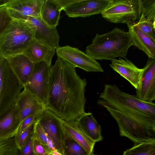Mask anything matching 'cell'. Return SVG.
<instances>
[{"label":"cell","instance_id":"1","mask_svg":"<svg viewBox=\"0 0 155 155\" xmlns=\"http://www.w3.org/2000/svg\"><path fill=\"white\" fill-rule=\"evenodd\" d=\"M97 104L114 119L120 134L134 144L155 139V104L121 90L115 84H106Z\"/></svg>","mask_w":155,"mask_h":155},{"label":"cell","instance_id":"2","mask_svg":"<svg viewBox=\"0 0 155 155\" xmlns=\"http://www.w3.org/2000/svg\"><path fill=\"white\" fill-rule=\"evenodd\" d=\"M76 67L58 57L50 72L46 109L62 120H76L86 112L85 93L87 82Z\"/></svg>","mask_w":155,"mask_h":155},{"label":"cell","instance_id":"3","mask_svg":"<svg viewBox=\"0 0 155 155\" xmlns=\"http://www.w3.org/2000/svg\"><path fill=\"white\" fill-rule=\"evenodd\" d=\"M133 43L128 32L115 28L106 33L96 34L85 53L95 60L125 58Z\"/></svg>","mask_w":155,"mask_h":155},{"label":"cell","instance_id":"4","mask_svg":"<svg viewBox=\"0 0 155 155\" xmlns=\"http://www.w3.org/2000/svg\"><path fill=\"white\" fill-rule=\"evenodd\" d=\"M34 39V32L25 22L13 19L0 35V54L6 58L22 54Z\"/></svg>","mask_w":155,"mask_h":155},{"label":"cell","instance_id":"5","mask_svg":"<svg viewBox=\"0 0 155 155\" xmlns=\"http://www.w3.org/2000/svg\"><path fill=\"white\" fill-rule=\"evenodd\" d=\"M23 88L7 59L2 57L0 58V113L15 104Z\"/></svg>","mask_w":155,"mask_h":155},{"label":"cell","instance_id":"6","mask_svg":"<svg viewBox=\"0 0 155 155\" xmlns=\"http://www.w3.org/2000/svg\"><path fill=\"white\" fill-rule=\"evenodd\" d=\"M139 12V0H112L101 14L110 22L128 24L138 21Z\"/></svg>","mask_w":155,"mask_h":155},{"label":"cell","instance_id":"7","mask_svg":"<svg viewBox=\"0 0 155 155\" xmlns=\"http://www.w3.org/2000/svg\"><path fill=\"white\" fill-rule=\"evenodd\" d=\"M112 0H58L62 10L71 18L101 14Z\"/></svg>","mask_w":155,"mask_h":155},{"label":"cell","instance_id":"8","mask_svg":"<svg viewBox=\"0 0 155 155\" xmlns=\"http://www.w3.org/2000/svg\"><path fill=\"white\" fill-rule=\"evenodd\" d=\"M52 66L44 61L34 63L31 76L24 87V89L45 105L47 101L49 76Z\"/></svg>","mask_w":155,"mask_h":155},{"label":"cell","instance_id":"9","mask_svg":"<svg viewBox=\"0 0 155 155\" xmlns=\"http://www.w3.org/2000/svg\"><path fill=\"white\" fill-rule=\"evenodd\" d=\"M47 135L53 141L56 150L63 155L65 134L62 119L46 109L36 118Z\"/></svg>","mask_w":155,"mask_h":155},{"label":"cell","instance_id":"10","mask_svg":"<svg viewBox=\"0 0 155 155\" xmlns=\"http://www.w3.org/2000/svg\"><path fill=\"white\" fill-rule=\"evenodd\" d=\"M58 57L76 67L89 72H103L101 64L77 48L66 45L56 50Z\"/></svg>","mask_w":155,"mask_h":155},{"label":"cell","instance_id":"11","mask_svg":"<svg viewBox=\"0 0 155 155\" xmlns=\"http://www.w3.org/2000/svg\"><path fill=\"white\" fill-rule=\"evenodd\" d=\"M14 19L25 22L34 32V38L40 43L55 50L60 47V37L56 28L48 26L41 17L18 16Z\"/></svg>","mask_w":155,"mask_h":155},{"label":"cell","instance_id":"12","mask_svg":"<svg viewBox=\"0 0 155 155\" xmlns=\"http://www.w3.org/2000/svg\"><path fill=\"white\" fill-rule=\"evenodd\" d=\"M143 68L139 85L136 89V96L142 100L152 102L155 99V58H148Z\"/></svg>","mask_w":155,"mask_h":155},{"label":"cell","instance_id":"13","mask_svg":"<svg viewBox=\"0 0 155 155\" xmlns=\"http://www.w3.org/2000/svg\"><path fill=\"white\" fill-rule=\"evenodd\" d=\"M20 114L15 104L0 113V140L14 137L20 125Z\"/></svg>","mask_w":155,"mask_h":155},{"label":"cell","instance_id":"14","mask_svg":"<svg viewBox=\"0 0 155 155\" xmlns=\"http://www.w3.org/2000/svg\"><path fill=\"white\" fill-rule=\"evenodd\" d=\"M44 0H11L6 7L13 19L18 16L41 17Z\"/></svg>","mask_w":155,"mask_h":155},{"label":"cell","instance_id":"15","mask_svg":"<svg viewBox=\"0 0 155 155\" xmlns=\"http://www.w3.org/2000/svg\"><path fill=\"white\" fill-rule=\"evenodd\" d=\"M15 104L20 112V124L28 116L35 115L38 116L46 109L45 105L25 89L17 97Z\"/></svg>","mask_w":155,"mask_h":155},{"label":"cell","instance_id":"16","mask_svg":"<svg viewBox=\"0 0 155 155\" xmlns=\"http://www.w3.org/2000/svg\"><path fill=\"white\" fill-rule=\"evenodd\" d=\"M110 65L114 71L128 81L136 89L139 83L143 68L137 67L131 61L119 58L111 60Z\"/></svg>","mask_w":155,"mask_h":155},{"label":"cell","instance_id":"17","mask_svg":"<svg viewBox=\"0 0 155 155\" xmlns=\"http://www.w3.org/2000/svg\"><path fill=\"white\" fill-rule=\"evenodd\" d=\"M6 59L12 70L24 87L32 74L34 63L23 54L9 57Z\"/></svg>","mask_w":155,"mask_h":155},{"label":"cell","instance_id":"18","mask_svg":"<svg viewBox=\"0 0 155 155\" xmlns=\"http://www.w3.org/2000/svg\"><path fill=\"white\" fill-rule=\"evenodd\" d=\"M127 25L133 45L143 51L148 58H155V41L141 31L134 22Z\"/></svg>","mask_w":155,"mask_h":155},{"label":"cell","instance_id":"19","mask_svg":"<svg viewBox=\"0 0 155 155\" xmlns=\"http://www.w3.org/2000/svg\"><path fill=\"white\" fill-rule=\"evenodd\" d=\"M55 53V49L40 43L34 38L22 54L33 63L44 61L51 65Z\"/></svg>","mask_w":155,"mask_h":155},{"label":"cell","instance_id":"20","mask_svg":"<svg viewBox=\"0 0 155 155\" xmlns=\"http://www.w3.org/2000/svg\"><path fill=\"white\" fill-rule=\"evenodd\" d=\"M62 122L65 133L77 142L89 154L92 153L95 142L84 133L76 121L62 120Z\"/></svg>","mask_w":155,"mask_h":155},{"label":"cell","instance_id":"21","mask_svg":"<svg viewBox=\"0 0 155 155\" xmlns=\"http://www.w3.org/2000/svg\"><path fill=\"white\" fill-rule=\"evenodd\" d=\"M75 121L84 133L95 143L102 140L101 127L92 113L85 112Z\"/></svg>","mask_w":155,"mask_h":155},{"label":"cell","instance_id":"22","mask_svg":"<svg viewBox=\"0 0 155 155\" xmlns=\"http://www.w3.org/2000/svg\"><path fill=\"white\" fill-rule=\"evenodd\" d=\"M62 8L58 0H44L41 10V18L49 27L56 28L58 25Z\"/></svg>","mask_w":155,"mask_h":155},{"label":"cell","instance_id":"23","mask_svg":"<svg viewBox=\"0 0 155 155\" xmlns=\"http://www.w3.org/2000/svg\"><path fill=\"white\" fill-rule=\"evenodd\" d=\"M123 155H155V139L134 144Z\"/></svg>","mask_w":155,"mask_h":155},{"label":"cell","instance_id":"24","mask_svg":"<svg viewBox=\"0 0 155 155\" xmlns=\"http://www.w3.org/2000/svg\"><path fill=\"white\" fill-rule=\"evenodd\" d=\"M139 2L138 20L145 19L155 21V0H139Z\"/></svg>","mask_w":155,"mask_h":155},{"label":"cell","instance_id":"25","mask_svg":"<svg viewBox=\"0 0 155 155\" xmlns=\"http://www.w3.org/2000/svg\"><path fill=\"white\" fill-rule=\"evenodd\" d=\"M65 134L63 155H88L89 154L77 142Z\"/></svg>","mask_w":155,"mask_h":155},{"label":"cell","instance_id":"26","mask_svg":"<svg viewBox=\"0 0 155 155\" xmlns=\"http://www.w3.org/2000/svg\"><path fill=\"white\" fill-rule=\"evenodd\" d=\"M33 131V134L46 147L50 153L56 150L52 140L46 134L38 122L35 120Z\"/></svg>","mask_w":155,"mask_h":155},{"label":"cell","instance_id":"27","mask_svg":"<svg viewBox=\"0 0 155 155\" xmlns=\"http://www.w3.org/2000/svg\"><path fill=\"white\" fill-rule=\"evenodd\" d=\"M19 151L14 137L0 140V155H17Z\"/></svg>","mask_w":155,"mask_h":155},{"label":"cell","instance_id":"28","mask_svg":"<svg viewBox=\"0 0 155 155\" xmlns=\"http://www.w3.org/2000/svg\"><path fill=\"white\" fill-rule=\"evenodd\" d=\"M134 23L141 31L155 41V21L140 19Z\"/></svg>","mask_w":155,"mask_h":155},{"label":"cell","instance_id":"29","mask_svg":"<svg viewBox=\"0 0 155 155\" xmlns=\"http://www.w3.org/2000/svg\"><path fill=\"white\" fill-rule=\"evenodd\" d=\"M35 122L22 133L14 137L15 144L19 150L21 149L25 143L33 129Z\"/></svg>","mask_w":155,"mask_h":155},{"label":"cell","instance_id":"30","mask_svg":"<svg viewBox=\"0 0 155 155\" xmlns=\"http://www.w3.org/2000/svg\"><path fill=\"white\" fill-rule=\"evenodd\" d=\"M33 138L32 129L24 145L17 155H35L33 147Z\"/></svg>","mask_w":155,"mask_h":155},{"label":"cell","instance_id":"31","mask_svg":"<svg viewBox=\"0 0 155 155\" xmlns=\"http://www.w3.org/2000/svg\"><path fill=\"white\" fill-rule=\"evenodd\" d=\"M12 19L6 7L0 9V35Z\"/></svg>","mask_w":155,"mask_h":155},{"label":"cell","instance_id":"32","mask_svg":"<svg viewBox=\"0 0 155 155\" xmlns=\"http://www.w3.org/2000/svg\"><path fill=\"white\" fill-rule=\"evenodd\" d=\"M33 136V147L35 155H49L50 153L46 147L34 134Z\"/></svg>","mask_w":155,"mask_h":155},{"label":"cell","instance_id":"33","mask_svg":"<svg viewBox=\"0 0 155 155\" xmlns=\"http://www.w3.org/2000/svg\"><path fill=\"white\" fill-rule=\"evenodd\" d=\"M37 117L35 115H31L25 118L21 123L18 132L15 136L19 134L27 129L35 122Z\"/></svg>","mask_w":155,"mask_h":155},{"label":"cell","instance_id":"34","mask_svg":"<svg viewBox=\"0 0 155 155\" xmlns=\"http://www.w3.org/2000/svg\"><path fill=\"white\" fill-rule=\"evenodd\" d=\"M11 0H0V9L6 7Z\"/></svg>","mask_w":155,"mask_h":155},{"label":"cell","instance_id":"35","mask_svg":"<svg viewBox=\"0 0 155 155\" xmlns=\"http://www.w3.org/2000/svg\"><path fill=\"white\" fill-rule=\"evenodd\" d=\"M50 154L53 155H63L61 153L57 150L52 151L51 152Z\"/></svg>","mask_w":155,"mask_h":155},{"label":"cell","instance_id":"36","mask_svg":"<svg viewBox=\"0 0 155 155\" xmlns=\"http://www.w3.org/2000/svg\"><path fill=\"white\" fill-rule=\"evenodd\" d=\"M88 155H99L94 154L93 153V152H92L91 153H90V154H89Z\"/></svg>","mask_w":155,"mask_h":155},{"label":"cell","instance_id":"37","mask_svg":"<svg viewBox=\"0 0 155 155\" xmlns=\"http://www.w3.org/2000/svg\"><path fill=\"white\" fill-rule=\"evenodd\" d=\"M2 57L1 56V55L0 54V58H1Z\"/></svg>","mask_w":155,"mask_h":155},{"label":"cell","instance_id":"38","mask_svg":"<svg viewBox=\"0 0 155 155\" xmlns=\"http://www.w3.org/2000/svg\"><path fill=\"white\" fill-rule=\"evenodd\" d=\"M49 155H52V154H49Z\"/></svg>","mask_w":155,"mask_h":155}]
</instances>
